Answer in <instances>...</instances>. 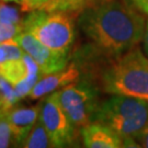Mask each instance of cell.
I'll use <instances>...</instances> for the list:
<instances>
[{
	"mask_svg": "<svg viewBox=\"0 0 148 148\" xmlns=\"http://www.w3.org/2000/svg\"><path fill=\"white\" fill-rule=\"evenodd\" d=\"M12 134L9 122L7 120L5 115L0 116V148L8 147L10 145Z\"/></svg>",
	"mask_w": 148,
	"mask_h": 148,
	"instance_id": "e0dca14e",
	"label": "cell"
},
{
	"mask_svg": "<svg viewBox=\"0 0 148 148\" xmlns=\"http://www.w3.org/2000/svg\"><path fill=\"white\" fill-rule=\"evenodd\" d=\"M143 47L145 54L148 56V21L146 23V29H145V33H144L143 37Z\"/></svg>",
	"mask_w": 148,
	"mask_h": 148,
	"instance_id": "44dd1931",
	"label": "cell"
},
{
	"mask_svg": "<svg viewBox=\"0 0 148 148\" xmlns=\"http://www.w3.org/2000/svg\"><path fill=\"white\" fill-rule=\"evenodd\" d=\"M41 106L42 102L31 108L11 109L5 113V117L11 128L12 139L16 144H21L32 127L35 125L37 120L40 119Z\"/></svg>",
	"mask_w": 148,
	"mask_h": 148,
	"instance_id": "9c48e42d",
	"label": "cell"
},
{
	"mask_svg": "<svg viewBox=\"0 0 148 148\" xmlns=\"http://www.w3.org/2000/svg\"><path fill=\"white\" fill-rule=\"evenodd\" d=\"M126 2H128V3H131V5H133V2H134V0H125Z\"/></svg>",
	"mask_w": 148,
	"mask_h": 148,
	"instance_id": "603a6c76",
	"label": "cell"
},
{
	"mask_svg": "<svg viewBox=\"0 0 148 148\" xmlns=\"http://www.w3.org/2000/svg\"><path fill=\"white\" fill-rule=\"evenodd\" d=\"M102 89L148 101V56L137 46L115 56L100 74Z\"/></svg>",
	"mask_w": 148,
	"mask_h": 148,
	"instance_id": "7a4b0ae2",
	"label": "cell"
},
{
	"mask_svg": "<svg viewBox=\"0 0 148 148\" xmlns=\"http://www.w3.org/2000/svg\"><path fill=\"white\" fill-rule=\"evenodd\" d=\"M3 2H16V3H19V5H21L22 2H23V0H2Z\"/></svg>",
	"mask_w": 148,
	"mask_h": 148,
	"instance_id": "7402d4cb",
	"label": "cell"
},
{
	"mask_svg": "<svg viewBox=\"0 0 148 148\" xmlns=\"http://www.w3.org/2000/svg\"><path fill=\"white\" fill-rule=\"evenodd\" d=\"M133 5L139 11H142L144 14L148 16V0H134Z\"/></svg>",
	"mask_w": 148,
	"mask_h": 148,
	"instance_id": "ffe728a7",
	"label": "cell"
},
{
	"mask_svg": "<svg viewBox=\"0 0 148 148\" xmlns=\"http://www.w3.org/2000/svg\"><path fill=\"white\" fill-rule=\"evenodd\" d=\"M21 146L25 148H46L53 147L46 128L41 119H38L35 125L32 127L27 137L21 142Z\"/></svg>",
	"mask_w": 148,
	"mask_h": 148,
	"instance_id": "7c38bea8",
	"label": "cell"
},
{
	"mask_svg": "<svg viewBox=\"0 0 148 148\" xmlns=\"http://www.w3.org/2000/svg\"><path fill=\"white\" fill-rule=\"evenodd\" d=\"M23 31L22 24H14V25H8L0 22V43L9 41L16 36L18 33Z\"/></svg>",
	"mask_w": 148,
	"mask_h": 148,
	"instance_id": "ac0fdd59",
	"label": "cell"
},
{
	"mask_svg": "<svg viewBox=\"0 0 148 148\" xmlns=\"http://www.w3.org/2000/svg\"><path fill=\"white\" fill-rule=\"evenodd\" d=\"M57 0H23L21 5L22 11L31 12L33 10L55 11Z\"/></svg>",
	"mask_w": 148,
	"mask_h": 148,
	"instance_id": "9a60e30c",
	"label": "cell"
},
{
	"mask_svg": "<svg viewBox=\"0 0 148 148\" xmlns=\"http://www.w3.org/2000/svg\"><path fill=\"white\" fill-rule=\"evenodd\" d=\"M95 0H57L55 11H69V12H77L82 11L93 5Z\"/></svg>",
	"mask_w": 148,
	"mask_h": 148,
	"instance_id": "5bb4252c",
	"label": "cell"
},
{
	"mask_svg": "<svg viewBox=\"0 0 148 148\" xmlns=\"http://www.w3.org/2000/svg\"><path fill=\"white\" fill-rule=\"evenodd\" d=\"M0 22L8 25L22 24L20 14L16 8L2 3L0 7Z\"/></svg>",
	"mask_w": 148,
	"mask_h": 148,
	"instance_id": "2e32d148",
	"label": "cell"
},
{
	"mask_svg": "<svg viewBox=\"0 0 148 148\" xmlns=\"http://www.w3.org/2000/svg\"><path fill=\"white\" fill-rule=\"evenodd\" d=\"M84 145L89 148L124 147L122 137L112 128L100 122H91L81 128Z\"/></svg>",
	"mask_w": 148,
	"mask_h": 148,
	"instance_id": "8fae6325",
	"label": "cell"
},
{
	"mask_svg": "<svg viewBox=\"0 0 148 148\" xmlns=\"http://www.w3.org/2000/svg\"><path fill=\"white\" fill-rule=\"evenodd\" d=\"M136 140L140 147L148 148V123L136 136Z\"/></svg>",
	"mask_w": 148,
	"mask_h": 148,
	"instance_id": "d6986e66",
	"label": "cell"
},
{
	"mask_svg": "<svg viewBox=\"0 0 148 148\" xmlns=\"http://www.w3.org/2000/svg\"><path fill=\"white\" fill-rule=\"evenodd\" d=\"M73 12L33 10L22 21L23 31L31 33L46 47L67 54L75 38Z\"/></svg>",
	"mask_w": 148,
	"mask_h": 148,
	"instance_id": "277c9868",
	"label": "cell"
},
{
	"mask_svg": "<svg viewBox=\"0 0 148 148\" xmlns=\"http://www.w3.org/2000/svg\"><path fill=\"white\" fill-rule=\"evenodd\" d=\"M13 40L36 62L44 75L62 70L67 66V54L52 51L29 32L21 31L13 37Z\"/></svg>",
	"mask_w": 148,
	"mask_h": 148,
	"instance_id": "52a82bcc",
	"label": "cell"
},
{
	"mask_svg": "<svg viewBox=\"0 0 148 148\" xmlns=\"http://www.w3.org/2000/svg\"><path fill=\"white\" fill-rule=\"evenodd\" d=\"M0 75L5 78L12 86L22 82L31 77H43L44 74L40 66L31 56L24 52L19 59L7 60L0 65Z\"/></svg>",
	"mask_w": 148,
	"mask_h": 148,
	"instance_id": "30bf717a",
	"label": "cell"
},
{
	"mask_svg": "<svg viewBox=\"0 0 148 148\" xmlns=\"http://www.w3.org/2000/svg\"><path fill=\"white\" fill-rule=\"evenodd\" d=\"M2 2H3V1H2V0H0V7H1V5H2Z\"/></svg>",
	"mask_w": 148,
	"mask_h": 148,
	"instance_id": "cb8c5ba5",
	"label": "cell"
},
{
	"mask_svg": "<svg viewBox=\"0 0 148 148\" xmlns=\"http://www.w3.org/2000/svg\"><path fill=\"white\" fill-rule=\"evenodd\" d=\"M40 119L47 131L53 147H65L74 142L75 127L54 92L42 102Z\"/></svg>",
	"mask_w": 148,
	"mask_h": 148,
	"instance_id": "8992f818",
	"label": "cell"
},
{
	"mask_svg": "<svg viewBox=\"0 0 148 148\" xmlns=\"http://www.w3.org/2000/svg\"><path fill=\"white\" fill-rule=\"evenodd\" d=\"M146 18L125 0H102L81 11L79 27L106 55L119 56L143 40Z\"/></svg>",
	"mask_w": 148,
	"mask_h": 148,
	"instance_id": "6da1fadb",
	"label": "cell"
},
{
	"mask_svg": "<svg viewBox=\"0 0 148 148\" xmlns=\"http://www.w3.org/2000/svg\"><path fill=\"white\" fill-rule=\"evenodd\" d=\"M0 116H1V114H0Z\"/></svg>",
	"mask_w": 148,
	"mask_h": 148,
	"instance_id": "d4e9b609",
	"label": "cell"
},
{
	"mask_svg": "<svg viewBox=\"0 0 148 148\" xmlns=\"http://www.w3.org/2000/svg\"><path fill=\"white\" fill-rule=\"evenodd\" d=\"M93 121L116 132L123 139L124 147H140L136 136L148 123V101L113 95L98 106Z\"/></svg>",
	"mask_w": 148,
	"mask_h": 148,
	"instance_id": "3957f363",
	"label": "cell"
},
{
	"mask_svg": "<svg viewBox=\"0 0 148 148\" xmlns=\"http://www.w3.org/2000/svg\"><path fill=\"white\" fill-rule=\"evenodd\" d=\"M57 99L75 128H82L93 122L97 111L98 90L90 82L80 81L65 86L57 92Z\"/></svg>",
	"mask_w": 148,
	"mask_h": 148,
	"instance_id": "5b68a950",
	"label": "cell"
},
{
	"mask_svg": "<svg viewBox=\"0 0 148 148\" xmlns=\"http://www.w3.org/2000/svg\"><path fill=\"white\" fill-rule=\"evenodd\" d=\"M23 54L24 51L19 46V44L13 38L0 43V65L7 60L21 58Z\"/></svg>",
	"mask_w": 148,
	"mask_h": 148,
	"instance_id": "4fadbf2b",
	"label": "cell"
},
{
	"mask_svg": "<svg viewBox=\"0 0 148 148\" xmlns=\"http://www.w3.org/2000/svg\"><path fill=\"white\" fill-rule=\"evenodd\" d=\"M80 77V70L79 68L75 65L71 64L69 66H66L64 69L55 71L52 74L44 75L41 79L36 82L34 88L31 90L29 97L36 100L47 95L52 91H55L58 88L65 87V86L76 82Z\"/></svg>",
	"mask_w": 148,
	"mask_h": 148,
	"instance_id": "ba28073f",
	"label": "cell"
}]
</instances>
